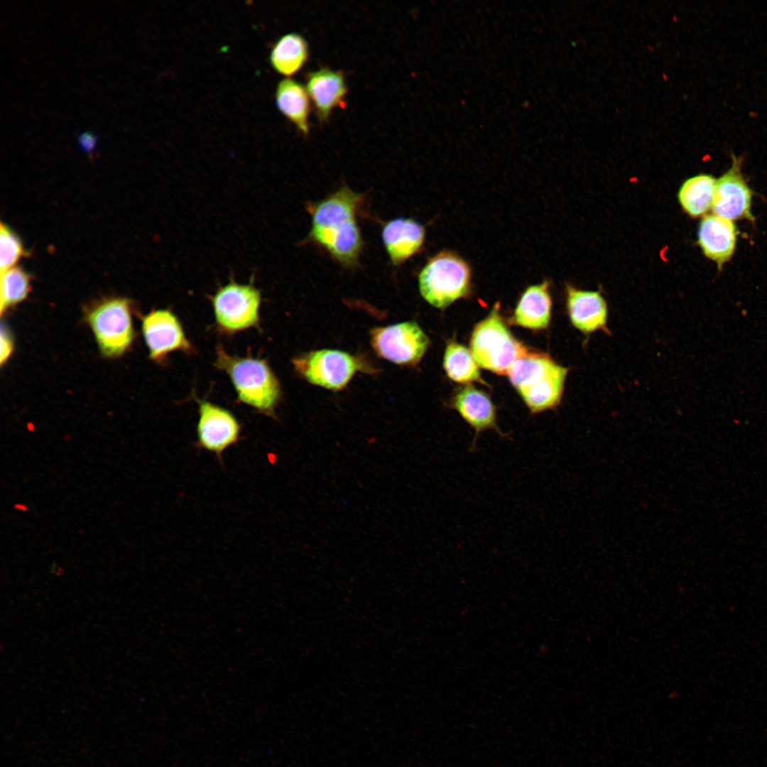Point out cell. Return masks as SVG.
Wrapping results in <instances>:
<instances>
[{
  "label": "cell",
  "instance_id": "6da1fadb",
  "mask_svg": "<svg viewBox=\"0 0 767 767\" xmlns=\"http://www.w3.org/2000/svg\"><path fill=\"white\" fill-rule=\"evenodd\" d=\"M364 200L363 194L343 185L323 199L308 202L306 210L312 225L306 241L342 266L357 267L364 248L357 218Z\"/></svg>",
  "mask_w": 767,
  "mask_h": 767
},
{
  "label": "cell",
  "instance_id": "7a4b0ae2",
  "mask_svg": "<svg viewBox=\"0 0 767 767\" xmlns=\"http://www.w3.org/2000/svg\"><path fill=\"white\" fill-rule=\"evenodd\" d=\"M214 364L228 375L239 402L259 413L275 417L282 390L266 359L231 355L222 345L217 344Z\"/></svg>",
  "mask_w": 767,
  "mask_h": 767
},
{
  "label": "cell",
  "instance_id": "3957f363",
  "mask_svg": "<svg viewBox=\"0 0 767 767\" xmlns=\"http://www.w3.org/2000/svg\"><path fill=\"white\" fill-rule=\"evenodd\" d=\"M569 369L543 352L519 357L507 376L532 414L556 408L560 403Z\"/></svg>",
  "mask_w": 767,
  "mask_h": 767
},
{
  "label": "cell",
  "instance_id": "277c9868",
  "mask_svg": "<svg viewBox=\"0 0 767 767\" xmlns=\"http://www.w3.org/2000/svg\"><path fill=\"white\" fill-rule=\"evenodd\" d=\"M421 296L430 305L445 309L472 292L469 263L455 252L442 251L428 259L418 275Z\"/></svg>",
  "mask_w": 767,
  "mask_h": 767
},
{
  "label": "cell",
  "instance_id": "5b68a950",
  "mask_svg": "<svg viewBox=\"0 0 767 767\" xmlns=\"http://www.w3.org/2000/svg\"><path fill=\"white\" fill-rule=\"evenodd\" d=\"M470 349L480 367L498 375L507 374L512 364L529 351L506 327L499 303L474 327Z\"/></svg>",
  "mask_w": 767,
  "mask_h": 767
},
{
  "label": "cell",
  "instance_id": "8992f818",
  "mask_svg": "<svg viewBox=\"0 0 767 767\" xmlns=\"http://www.w3.org/2000/svg\"><path fill=\"white\" fill-rule=\"evenodd\" d=\"M132 302L111 297L97 302L86 312L85 320L102 355L117 358L126 352L134 339Z\"/></svg>",
  "mask_w": 767,
  "mask_h": 767
},
{
  "label": "cell",
  "instance_id": "52a82bcc",
  "mask_svg": "<svg viewBox=\"0 0 767 767\" xmlns=\"http://www.w3.org/2000/svg\"><path fill=\"white\" fill-rule=\"evenodd\" d=\"M292 364L303 379L331 391L345 388L359 371H376L363 357L330 349L302 353L292 359Z\"/></svg>",
  "mask_w": 767,
  "mask_h": 767
},
{
  "label": "cell",
  "instance_id": "ba28073f",
  "mask_svg": "<svg viewBox=\"0 0 767 767\" xmlns=\"http://www.w3.org/2000/svg\"><path fill=\"white\" fill-rule=\"evenodd\" d=\"M210 300L221 332L234 334L259 327L261 293L253 283H238L232 278L210 296Z\"/></svg>",
  "mask_w": 767,
  "mask_h": 767
},
{
  "label": "cell",
  "instance_id": "9c48e42d",
  "mask_svg": "<svg viewBox=\"0 0 767 767\" xmlns=\"http://www.w3.org/2000/svg\"><path fill=\"white\" fill-rule=\"evenodd\" d=\"M369 340L379 357L406 366L418 364L430 345L427 334L413 321L375 327L370 330Z\"/></svg>",
  "mask_w": 767,
  "mask_h": 767
},
{
  "label": "cell",
  "instance_id": "30bf717a",
  "mask_svg": "<svg viewBox=\"0 0 767 767\" xmlns=\"http://www.w3.org/2000/svg\"><path fill=\"white\" fill-rule=\"evenodd\" d=\"M141 330L149 358L164 362L174 352H195L177 315L169 309H154L142 317Z\"/></svg>",
  "mask_w": 767,
  "mask_h": 767
},
{
  "label": "cell",
  "instance_id": "8fae6325",
  "mask_svg": "<svg viewBox=\"0 0 767 767\" xmlns=\"http://www.w3.org/2000/svg\"><path fill=\"white\" fill-rule=\"evenodd\" d=\"M197 403L195 447L215 454L222 462L224 451L239 441L241 425L228 409L206 400Z\"/></svg>",
  "mask_w": 767,
  "mask_h": 767
},
{
  "label": "cell",
  "instance_id": "7c38bea8",
  "mask_svg": "<svg viewBox=\"0 0 767 767\" xmlns=\"http://www.w3.org/2000/svg\"><path fill=\"white\" fill-rule=\"evenodd\" d=\"M731 168L717 180L712 211L714 214L734 221H753L751 191L741 171V158L731 155Z\"/></svg>",
  "mask_w": 767,
  "mask_h": 767
},
{
  "label": "cell",
  "instance_id": "4fadbf2b",
  "mask_svg": "<svg viewBox=\"0 0 767 767\" xmlns=\"http://www.w3.org/2000/svg\"><path fill=\"white\" fill-rule=\"evenodd\" d=\"M567 312L572 325L585 335L597 331L607 334L608 305L599 291L584 290L570 284L565 288Z\"/></svg>",
  "mask_w": 767,
  "mask_h": 767
},
{
  "label": "cell",
  "instance_id": "5bb4252c",
  "mask_svg": "<svg viewBox=\"0 0 767 767\" xmlns=\"http://www.w3.org/2000/svg\"><path fill=\"white\" fill-rule=\"evenodd\" d=\"M451 406L475 432L469 451L476 450L479 435L483 431L493 430L501 437H508L499 428L496 407L484 391L470 385L462 387L455 393Z\"/></svg>",
  "mask_w": 767,
  "mask_h": 767
},
{
  "label": "cell",
  "instance_id": "9a60e30c",
  "mask_svg": "<svg viewBox=\"0 0 767 767\" xmlns=\"http://www.w3.org/2000/svg\"><path fill=\"white\" fill-rule=\"evenodd\" d=\"M305 88L321 122L327 121L335 108L345 106L348 89L342 71L329 67L312 71L307 75Z\"/></svg>",
  "mask_w": 767,
  "mask_h": 767
},
{
  "label": "cell",
  "instance_id": "2e32d148",
  "mask_svg": "<svg viewBox=\"0 0 767 767\" xmlns=\"http://www.w3.org/2000/svg\"><path fill=\"white\" fill-rule=\"evenodd\" d=\"M381 238L391 263L398 266L420 251L425 229L413 219L397 217L384 224Z\"/></svg>",
  "mask_w": 767,
  "mask_h": 767
},
{
  "label": "cell",
  "instance_id": "e0dca14e",
  "mask_svg": "<svg viewBox=\"0 0 767 767\" xmlns=\"http://www.w3.org/2000/svg\"><path fill=\"white\" fill-rule=\"evenodd\" d=\"M736 236V228L732 221L713 214L701 220L697 242L705 256L720 268L732 256Z\"/></svg>",
  "mask_w": 767,
  "mask_h": 767
},
{
  "label": "cell",
  "instance_id": "ac0fdd59",
  "mask_svg": "<svg viewBox=\"0 0 767 767\" xmlns=\"http://www.w3.org/2000/svg\"><path fill=\"white\" fill-rule=\"evenodd\" d=\"M551 312L550 282L545 280L525 289L518 299L511 321L517 326L529 330H545L550 322Z\"/></svg>",
  "mask_w": 767,
  "mask_h": 767
},
{
  "label": "cell",
  "instance_id": "d6986e66",
  "mask_svg": "<svg viewBox=\"0 0 767 767\" xmlns=\"http://www.w3.org/2000/svg\"><path fill=\"white\" fill-rule=\"evenodd\" d=\"M275 99L279 111L303 136H308L310 103L306 88L293 79H283L276 87Z\"/></svg>",
  "mask_w": 767,
  "mask_h": 767
},
{
  "label": "cell",
  "instance_id": "ffe728a7",
  "mask_svg": "<svg viewBox=\"0 0 767 767\" xmlns=\"http://www.w3.org/2000/svg\"><path fill=\"white\" fill-rule=\"evenodd\" d=\"M309 45L299 33H290L281 36L273 45L269 55L272 67L285 77L298 73L309 58Z\"/></svg>",
  "mask_w": 767,
  "mask_h": 767
},
{
  "label": "cell",
  "instance_id": "44dd1931",
  "mask_svg": "<svg viewBox=\"0 0 767 767\" xmlns=\"http://www.w3.org/2000/svg\"><path fill=\"white\" fill-rule=\"evenodd\" d=\"M717 180L709 175L700 174L686 180L679 189L678 201L682 210L692 217L704 215L712 207Z\"/></svg>",
  "mask_w": 767,
  "mask_h": 767
},
{
  "label": "cell",
  "instance_id": "7402d4cb",
  "mask_svg": "<svg viewBox=\"0 0 767 767\" xmlns=\"http://www.w3.org/2000/svg\"><path fill=\"white\" fill-rule=\"evenodd\" d=\"M443 368L447 376L457 383L488 385L481 376L479 366L471 350L455 340L449 341L446 345Z\"/></svg>",
  "mask_w": 767,
  "mask_h": 767
},
{
  "label": "cell",
  "instance_id": "603a6c76",
  "mask_svg": "<svg viewBox=\"0 0 767 767\" xmlns=\"http://www.w3.org/2000/svg\"><path fill=\"white\" fill-rule=\"evenodd\" d=\"M31 277L22 268L15 266L1 273V314L23 301L31 289Z\"/></svg>",
  "mask_w": 767,
  "mask_h": 767
},
{
  "label": "cell",
  "instance_id": "cb8c5ba5",
  "mask_svg": "<svg viewBox=\"0 0 767 767\" xmlns=\"http://www.w3.org/2000/svg\"><path fill=\"white\" fill-rule=\"evenodd\" d=\"M0 244L1 273L15 267L16 263L28 254L21 239L3 222L0 228Z\"/></svg>",
  "mask_w": 767,
  "mask_h": 767
},
{
  "label": "cell",
  "instance_id": "d4e9b609",
  "mask_svg": "<svg viewBox=\"0 0 767 767\" xmlns=\"http://www.w3.org/2000/svg\"><path fill=\"white\" fill-rule=\"evenodd\" d=\"M13 349L12 336L6 326L1 327V365L6 363L10 358Z\"/></svg>",
  "mask_w": 767,
  "mask_h": 767
},
{
  "label": "cell",
  "instance_id": "484cf974",
  "mask_svg": "<svg viewBox=\"0 0 767 767\" xmlns=\"http://www.w3.org/2000/svg\"><path fill=\"white\" fill-rule=\"evenodd\" d=\"M78 141L84 151L90 152L96 146L97 137L89 131H85L79 136Z\"/></svg>",
  "mask_w": 767,
  "mask_h": 767
}]
</instances>
